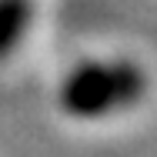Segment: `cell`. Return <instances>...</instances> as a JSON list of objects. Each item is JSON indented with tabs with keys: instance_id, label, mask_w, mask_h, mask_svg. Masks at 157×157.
I'll return each instance as SVG.
<instances>
[{
	"instance_id": "obj_2",
	"label": "cell",
	"mask_w": 157,
	"mask_h": 157,
	"mask_svg": "<svg viewBox=\"0 0 157 157\" xmlns=\"http://www.w3.org/2000/svg\"><path fill=\"white\" fill-rule=\"evenodd\" d=\"M33 24V0H0V63L7 60Z\"/></svg>"
},
{
	"instance_id": "obj_1",
	"label": "cell",
	"mask_w": 157,
	"mask_h": 157,
	"mask_svg": "<svg viewBox=\"0 0 157 157\" xmlns=\"http://www.w3.org/2000/svg\"><path fill=\"white\" fill-rule=\"evenodd\" d=\"M147 90V74L127 57L80 60L57 84V107L74 121H104L130 110Z\"/></svg>"
}]
</instances>
